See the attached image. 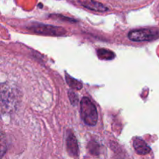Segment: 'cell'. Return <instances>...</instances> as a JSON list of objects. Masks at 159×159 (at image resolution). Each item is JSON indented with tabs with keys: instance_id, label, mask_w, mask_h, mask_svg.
<instances>
[{
	"instance_id": "cell-1",
	"label": "cell",
	"mask_w": 159,
	"mask_h": 159,
	"mask_svg": "<svg viewBox=\"0 0 159 159\" xmlns=\"http://www.w3.org/2000/svg\"><path fill=\"white\" fill-rule=\"evenodd\" d=\"M80 114L82 120L86 125L93 127L97 124V110L94 103L88 97H83L81 100Z\"/></svg>"
},
{
	"instance_id": "cell-2",
	"label": "cell",
	"mask_w": 159,
	"mask_h": 159,
	"mask_svg": "<svg viewBox=\"0 0 159 159\" xmlns=\"http://www.w3.org/2000/svg\"><path fill=\"white\" fill-rule=\"evenodd\" d=\"M159 37V30L155 28H143L129 32L128 38L132 41H152Z\"/></svg>"
},
{
	"instance_id": "cell-3",
	"label": "cell",
	"mask_w": 159,
	"mask_h": 159,
	"mask_svg": "<svg viewBox=\"0 0 159 159\" xmlns=\"http://www.w3.org/2000/svg\"><path fill=\"white\" fill-rule=\"evenodd\" d=\"M27 28L32 32L38 34H43V35L62 36L66 33L65 30L60 26L43 24V23H34Z\"/></svg>"
},
{
	"instance_id": "cell-4",
	"label": "cell",
	"mask_w": 159,
	"mask_h": 159,
	"mask_svg": "<svg viewBox=\"0 0 159 159\" xmlns=\"http://www.w3.org/2000/svg\"><path fill=\"white\" fill-rule=\"evenodd\" d=\"M66 144L68 154L72 157L79 156V149L77 139L71 130H68V132H67Z\"/></svg>"
},
{
	"instance_id": "cell-5",
	"label": "cell",
	"mask_w": 159,
	"mask_h": 159,
	"mask_svg": "<svg viewBox=\"0 0 159 159\" xmlns=\"http://www.w3.org/2000/svg\"><path fill=\"white\" fill-rule=\"evenodd\" d=\"M134 150L138 155H148L151 152V148L144 141H143L141 138H137L134 140Z\"/></svg>"
},
{
	"instance_id": "cell-6",
	"label": "cell",
	"mask_w": 159,
	"mask_h": 159,
	"mask_svg": "<svg viewBox=\"0 0 159 159\" xmlns=\"http://www.w3.org/2000/svg\"><path fill=\"white\" fill-rule=\"evenodd\" d=\"M81 4L82 5V6L87 8V9L97 11V12H106V11L108 10V8L106 7L104 5L97 2L96 1H93V0H85V1L82 2Z\"/></svg>"
},
{
	"instance_id": "cell-7",
	"label": "cell",
	"mask_w": 159,
	"mask_h": 159,
	"mask_svg": "<svg viewBox=\"0 0 159 159\" xmlns=\"http://www.w3.org/2000/svg\"><path fill=\"white\" fill-rule=\"evenodd\" d=\"M97 54L99 58L102 59V60H112L115 57V54L113 51H110V50L104 49V48L98 49Z\"/></svg>"
},
{
	"instance_id": "cell-8",
	"label": "cell",
	"mask_w": 159,
	"mask_h": 159,
	"mask_svg": "<svg viewBox=\"0 0 159 159\" xmlns=\"http://www.w3.org/2000/svg\"><path fill=\"white\" fill-rule=\"evenodd\" d=\"M66 81H67V83H68L72 89L79 90L82 88V82L78 81L77 79H73L72 77L68 75H66Z\"/></svg>"
},
{
	"instance_id": "cell-9",
	"label": "cell",
	"mask_w": 159,
	"mask_h": 159,
	"mask_svg": "<svg viewBox=\"0 0 159 159\" xmlns=\"http://www.w3.org/2000/svg\"><path fill=\"white\" fill-rule=\"evenodd\" d=\"M68 96H69L70 100H71V102L73 104V105H75L78 102V96L75 93H74L73 92L70 91L69 93H68Z\"/></svg>"
}]
</instances>
